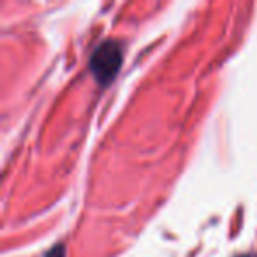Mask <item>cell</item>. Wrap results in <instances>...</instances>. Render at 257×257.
Instances as JSON below:
<instances>
[{
  "instance_id": "cell-1",
  "label": "cell",
  "mask_w": 257,
  "mask_h": 257,
  "mask_svg": "<svg viewBox=\"0 0 257 257\" xmlns=\"http://www.w3.org/2000/svg\"><path fill=\"white\" fill-rule=\"evenodd\" d=\"M123 64V46L118 41H102L99 46L93 50L90 57L88 67L93 74L95 81L100 86H107L120 71Z\"/></svg>"
},
{
  "instance_id": "cell-2",
  "label": "cell",
  "mask_w": 257,
  "mask_h": 257,
  "mask_svg": "<svg viewBox=\"0 0 257 257\" xmlns=\"http://www.w3.org/2000/svg\"><path fill=\"white\" fill-rule=\"evenodd\" d=\"M44 257H65V246L62 245V243H58V245H55L51 250H48Z\"/></svg>"
},
{
  "instance_id": "cell-3",
  "label": "cell",
  "mask_w": 257,
  "mask_h": 257,
  "mask_svg": "<svg viewBox=\"0 0 257 257\" xmlns=\"http://www.w3.org/2000/svg\"><path fill=\"white\" fill-rule=\"evenodd\" d=\"M238 257H255V255H238Z\"/></svg>"
}]
</instances>
